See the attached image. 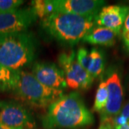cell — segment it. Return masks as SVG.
I'll return each mask as SVG.
<instances>
[{
  "instance_id": "obj_18",
  "label": "cell",
  "mask_w": 129,
  "mask_h": 129,
  "mask_svg": "<svg viewBox=\"0 0 129 129\" xmlns=\"http://www.w3.org/2000/svg\"><path fill=\"white\" fill-rule=\"evenodd\" d=\"M76 59L79 64H80L84 69L86 70H88L89 63H90V52H88V50H86L84 47L80 48L77 52Z\"/></svg>"
},
{
  "instance_id": "obj_16",
  "label": "cell",
  "mask_w": 129,
  "mask_h": 129,
  "mask_svg": "<svg viewBox=\"0 0 129 129\" xmlns=\"http://www.w3.org/2000/svg\"><path fill=\"white\" fill-rule=\"evenodd\" d=\"M32 8L37 17L42 19L54 13V7L52 0H36L32 2Z\"/></svg>"
},
{
  "instance_id": "obj_22",
  "label": "cell",
  "mask_w": 129,
  "mask_h": 129,
  "mask_svg": "<svg viewBox=\"0 0 129 129\" xmlns=\"http://www.w3.org/2000/svg\"><path fill=\"white\" fill-rule=\"evenodd\" d=\"M123 31H129V11L123 26Z\"/></svg>"
},
{
  "instance_id": "obj_24",
  "label": "cell",
  "mask_w": 129,
  "mask_h": 129,
  "mask_svg": "<svg viewBox=\"0 0 129 129\" xmlns=\"http://www.w3.org/2000/svg\"><path fill=\"white\" fill-rule=\"evenodd\" d=\"M0 129H12V128H9V127H8V126H6V125H5L0 123Z\"/></svg>"
},
{
  "instance_id": "obj_23",
  "label": "cell",
  "mask_w": 129,
  "mask_h": 129,
  "mask_svg": "<svg viewBox=\"0 0 129 129\" xmlns=\"http://www.w3.org/2000/svg\"><path fill=\"white\" fill-rule=\"evenodd\" d=\"M115 129H129V120L128 122L126 124L123 125H120V126H117L114 128Z\"/></svg>"
},
{
  "instance_id": "obj_6",
  "label": "cell",
  "mask_w": 129,
  "mask_h": 129,
  "mask_svg": "<svg viewBox=\"0 0 129 129\" xmlns=\"http://www.w3.org/2000/svg\"><path fill=\"white\" fill-rule=\"evenodd\" d=\"M0 123L12 129H31L35 121L30 113L14 101H0Z\"/></svg>"
},
{
  "instance_id": "obj_10",
  "label": "cell",
  "mask_w": 129,
  "mask_h": 129,
  "mask_svg": "<svg viewBox=\"0 0 129 129\" xmlns=\"http://www.w3.org/2000/svg\"><path fill=\"white\" fill-rule=\"evenodd\" d=\"M32 73L48 88L61 90L66 86L64 73L53 63L36 62L32 67Z\"/></svg>"
},
{
  "instance_id": "obj_12",
  "label": "cell",
  "mask_w": 129,
  "mask_h": 129,
  "mask_svg": "<svg viewBox=\"0 0 129 129\" xmlns=\"http://www.w3.org/2000/svg\"><path fill=\"white\" fill-rule=\"evenodd\" d=\"M117 35H118L114 31L110 29L98 27L93 28L87 35H85L83 41L90 45L111 47L115 45V37Z\"/></svg>"
},
{
  "instance_id": "obj_14",
  "label": "cell",
  "mask_w": 129,
  "mask_h": 129,
  "mask_svg": "<svg viewBox=\"0 0 129 129\" xmlns=\"http://www.w3.org/2000/svg\"><path fill=\"white\" fill-rule=\"evenodd\" d=\"M90 63L87 70L88 73L95 79L101 75L105 68V60L103 55L96 48H92L90 52Z\"/></svg>"
},
{
  "instance_id": "obj_4",
  "label": "cell",
  "mask_w": 129,
  "mask_h": 129,
  "mask_svg": "<svg viewBox=\"0 0 129 129\" xmlns=\"http://www.w3.org/2000/svg\"><path fill=\"white\" fill-rule=\"evenodd\" d=\"M27 103L37 108L49 107L62 95V90L53 89L42 84L32 73L19 70L18 81L14 90Z\"/></svg>"
},
{
  "instance_id": "obj_2",
  "label": "cell",
  "mask_w": 129,
  "mask_h": 129,
  "mask_svg": "<svg viewBox=\"0 0 129 129\" xmlns=\"http://www.w3.org/2000/svg\"><path fill=\"white\" fill-rule=\"evenodd\" d=\"M96 17L54 12L42 20L45 31L58 41L74 45L94 28Z\"/></svg>"
},
{
  "instance_id": "obj_9",
  "label": "cell",
  "mask_w": 129,
  "mask_h": 129,
  "mask_svg": "<svg viewBox=\"0 0 129 129\" xmlns=\"http://www.w3.org/2000/svg\"><path fill=\"white\" fill-rule=\"evenodd\" d=\"M108 90V99L106 108L100 113L101 122L110 120L119 114L123 102V88L120 77L117 73L111 74L106 80Z\"/></svg>"
},
{
  "instance_id": "obj_11",
  "label": "cell",
  "mask_w": 129,
  "mask_h": 129,
  "mask_svg": "<svg viewBox=\"0 0 129 129\" xmlns=\"http://www.w3.org/2000/svg\"><path fill=\"white\" fill-rule=\"evenodd\" d=\"M129 7L121 5L103 7L96 17V24L99 27L110 29L118 35L123 26L128 13Z\"/></svg>"
},
{
  "instance_id": "obj_21",
  "label": "cell",
  "mask_w": 129,
  "mask_h": 129,
  "mask_svg": "<svg viewBox=\"0 0 129 129\" xmlns=\"http://www.w3.org/2000/svg\"><path fill=\"white\" fill-rule=\"evenodd\" d=\"M119 113L123 116H124L125 118H126L129 120V102L127 103L124 106V107L120 110Z\"/></svg>"
},
{
  "instance_id": "obj_19",
  "label": "cell",
  "mask_w": 129,
  "mask_h": 129,
  "mask_svg": "<svg viewBox=\"0 0 129 129\" xmlns=\"http://www.w3.org/2000/svg\"><path fill=\"white\" fill-rule=\"evenodd\" d=\"M122 39L123 41L125 47L129 51V31H123L122 32Z\"/></svg>"
},
{
  "instance_id": "obj_20",
  "label": "cell",
  "mask_w": 129,
  "mask_h": 129,
  "mask_svg": "<svg viewBox=\"0 0 129 129\" xmlns=\"http://www.w3.org/2000/svg\"><path fill=\"white\" fill-rule=\"evenodd\" d=\"M98 129H115L110 120L101 122V125Z\"/></svg>"
},
{
  "instance_id": "obj_15",
  "label": "cell",
  "mask_w": 129,
  "mask_h": 129,
  "mask_svg": "<svg viewBox=\"0 0 129 129\" xmlns=\"http://www.w3.org/2000/svg\"><path fill=\"white\" fill-rule=\"evenodd\" d=\"M108 99V90L106 81L102 80L97 89L92 111L101 113L106 108Z\"/></svg>"
},
{
  "instance_id": "obj_17",
  "label": "cell",
  "mask_w": 129,
  "mask_h": 129,
  "mask_svg": "<svg viewBox=\"0 0 129 129\" xmlns=\"http://www.w3.org/2000/svg\"><path fill=\"white\" fill-rule=\"evenodd\" d=\"M23 3L22 0H0V13L17 10Z\"/></svg>"
},
{
  "instance_id": "obj_3",
  "label": "cell",
  "mask_w": 129,
  "mask_h": 129,
  "mask_svg": "<svg viewBox=\"0 0 129 129\" xmlns=\"http://www.w3.org/2000/svg\"><path fill=\"white\" fill-rule=\"evenodd\" d=\"M37 48V40L30 32L0 33V64L20 70L33 62Z\"/></svg>"
},
{
  "instance_id": "obj_7",
  "label": "cell",
  "mask_w": 129,
  "mask_h": 129,
  "mask_svg": "<svg viewBox=\"0 0 129 129\" xmlns=\"http://www.w3.org/2000/svg\"><path fill=\"white\" fill-rule=\"evenodd\" d=\"M37 18V14L32 7L0 13V33L26 32L35 22Z\"/></svg>"
},
{
  "instance_id": "obj_5",
  "label": "cell",
  "mask_w": 129,
  "mask_h": 129,
  "mask_svg": "<svg viewBox=\"0 0 129 129\" xmlns=\"http://www.w3.org/2000/svg\"><path fill=\"white\" fill-rule=\"evenodd\" d=\"M58 62L64 73L68 87L75 90H87L91 86L94 78L79 64L75 51L61 53Z\"/></svg>"
},
{
  "instance_id": "obj_8",
  "label": "cell",
  "mask_w": 129,
  "mask_h": 129,
  "mask_svg": "<svg viewBox=\"0 0 129 129\" xmlns=\"http://www.w3.org/2000/svg\"><path fill=\"white\" fill-rule=\"evenodd\" d=\"M54 12L96 17L106 2L103 0H52Z\"/></svg>"
},
{
  "instance_id": "obj_1",
  "label": "cell",
  "mask_w": 129,
  "mask_h": 129,
  "mask_svg": "<svg viewBox=\"0 0 129 129\" xmlns=\"http://www.w3.org/2000/svg\"><path fill=\"white\" fill-rule=\"evenodd\" d=\"M94 122L92 113L85 106L78 92L62 95L48 107L42 118L47 129H73L87 126Z\"/></svg>"
},
{
  "instance_id": "obj_13",
  "label": "cell",
  "mask_w": 129,
  "mask_h": 129,
  "mask_svg": "<svg viewBox=\"0 0 129 129\" xmlns=\"http://www.w3.org/2000/svg\"><path fill=\"white\" fill-rule=\"evenodd\" d=\"M18 78L19 70L9 69L0 64V91L14 90Z\"/></svg>"
}]
</instances>
